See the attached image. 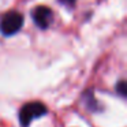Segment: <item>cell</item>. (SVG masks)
<instances>
[{
    "label": "cell",
    "instance_id": "cell-1",
    "mask_svg": "<svg viewBox=\"0 0 127 127\" xmlns=\"http://www.w3.org/2000/svg\"><path fill=\"white\" fill-rule=\"evenodd\" d=\"M47 113V107L42 102L34 101V102H29V104L23 105L19 111V120L22 123L23 127H28L34 119L44 116Z\"/></svg>",
    "mask_w": 127,
    "mask_h": 127
},
{
    "label": "cell",
    "instance_id": "cell-4",
    "mask_svg": "<svg viewBox=\"0 0 127 127\" xmlns=\"http://www.w3.org/2000/svg\"><path fill=\"white\" fill-rule=\"evenodd\" d=\"M116 90H118V93H120L122 96H126V93H127V83H126V81H120V82L118 83V86H116Z\"/></svg>",
    "mask_w": 127,
    "mask_h": 127
},
{
    "label": "cell",
    "instance_id": "cell-3",
    "mask_svg": "<svg viewBox=\"0 0 127 127\" xmlns=\"http://www.w3.org/2000/svg\"><path fill=\"white\" fill-rule=\"evenodd\" d=\"M33 21L38 28L47 29L52 22V11L44 6L36 7L33 11Z\"/></svg>",
    "mask_w": 127,
    "mask_h": 127
},
{
    "label": "cell",
    "instance_id": "cell-5",
    "mask_svg": "<svg viewBox=\"0 0 127 127\" xmlns=\"http://www.w3.org/2000/svg\"><path fill=\"white\" fill-rule=\"evenodd\" d=\"M60 3H63L64 6H67V7H72L75 3V0H60Z\"/></svg>",
    "mask_w": 127,
    "mask_h": 127
},
{
    "label": "cell",
    "instance_id": "cell-2",
    "mask_svg": "<svg viewBox=\"0 0 127 127\" xmlns=\"http://www.w3.org/2000/svg\"><path fill=\"white\" fill-rule=\"evenodd\" d=\"M23 25V17L19 12L11 11L6 14L0 21V32L4 36H12L18 33Z\"/></svg>",
    "mask_w": 127,
    "mask_h": 127
}]
</instances>
